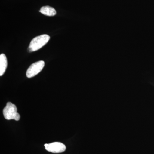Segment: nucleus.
<instances>
[{"label":"nucleus","instance_id":"obj_1","mask_svg":"<svg viewBox=\"0 0 154 154\" xmlns=\"http://www.w3.org/2000/svg\"><path fill=\"white\" fill-rule=\"evenodd\" d=\"M50 37L47 34L40 35L35 37L30 42L28 47L29 52L36 51L44 46L49 41Z\"/></svg>","mask_w":154,"mask_h":154},{"label":"nucleus","instance_id":"obj_2","mask_svg":"<svg viewBox=\"0 0 154 154\" xmlns=\"http://www.w3.org/2000/svg\"><path fill=\"white\" fill-rule=\"evenodd\" d=\"M3 113L4 117L8 120L14 119L16 121H19L20 119V116L17 113V107L11 102L7 103L6 107L3 110Z\"/></svg>","mask_w":154,"mask_h":154},{"label":"nucleus","instance_id":"obj_3","mask_svg":"<svg viewBox=\"0 0 154 154\" xmlns=\"http://www.w3.org/2000/svg\"><path fill=\"white\" fill-rule=\"evenodd\" d=\"M45 66L43 61H38L32 64L27 70L26 76L28 78L34 77L42 70Z\"/></svg>","mask_w":154,"mask_h":154},{"label":"nucleus","instance_id":"obj_4","mask_svg":"<svg viewBox=\"0 0 154 154\" xmlns=\"http://www.w3.org/2000/svg\"><path fill=\"white\" fill-rule=\"evenodd\" d=\"M45 149L48 152L53 153H60L63 152L66 149V146L60 142H54L44 145Z\"/></svg>","mask_w":154,"mask_h":154},{"label":"nucleus","instance_id":"obj_5","mask_svg":"<svg viewBox=\"0 0 154 154\" xmlns=\"http://www.w3.org/2000/svg\"><path fill=\"white\" fill-rule=\"evenodd\" d=\"M8 66V60L6 55L4 54L0 55V76H2L5 73Z\"/></svg>","mask_w":154,"mask_h":154},{"label":"nucleus","instance_id":"obj_6","mask_svg":"<svg viewBox=\"0 0 154 154\" xmlns=\"http://www.w3.org/2000/svg\"><path fill=\"white\" fill-rule=\"evenodd\" d=\"M39 12L43 15L48 16V17H53V16H55L56 14V11L55 9L53 8L48 6L42 7L40 9Z\"/></svg>","mask_w":154,"mask_h":154}]
</instances>
